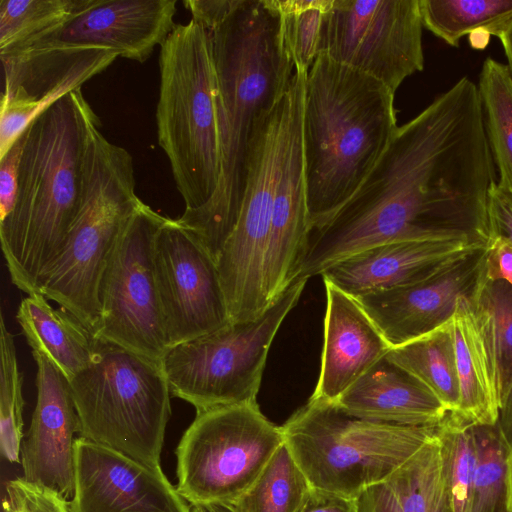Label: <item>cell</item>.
<instances>
[{
	"label": "cell",
	"instance_id": "obj_14",
	"mask_svg": "<svg viewBox=\"0 0 512 512\" xmlns=\"http://www.w3.org/2000/svg\"><path fill=\"white\" fill-rule=\"evenodd\" d=\"M154 266L169 349L231 322L216 259L177 219L157 233Z\"/></svg>",
	"mask_w": 512,
	"mask_h": 512
},
{
	"label": "cell",
	"instance_id": "obj_10",
	"mask_svg": "<svg viewBox=\"0 0 512 512\" xmlns=\"http://www.w3.org/2000/svg\"><path fill=\"white\" fill-rule=\"evenodd\" d=\"M307 278L297 277L257 318L170 348L162 367L170 393L196 412L257 403L268 352L279 327L300 299Z\"/></svg>",
	"mask_w": 512,
	"mask_h": 512
},
{
	"label": "cell",
	"instance_id": "obj_19",
	"mask_svg": "<svg viewBox=\"0 0 512 512\" xmlns=\"http://www.w3.org/2000/svg\"><path fill=\"white\" fill-rule=\"evenodd\" d=\"M479 256L420 282L355 299L391 348L397 347L451 318L459 297L473 289Z\"/></svg>",
	"mask_w": 512,
	"mask_h": 512
},
{
	"label": "cell",
	"instance_id": "obj_39",
	"mask_svg": "<svg viewBox=\"0 0 512 512\" xmlns=\"http://www.w3.org/2000/svg\"><path fill=\"white\" fill-rule=\"evenodd\" d=\"M26 131L0 157V222L13 210L17 197L19 166Z\"/></svg>",
	"mask_w": 512,
	"mask_h": 512
},
{
	"label": "cell",
	"instance_id": "obj_27",
	"mask_svg": "<svg viewBox=\"0 0 512 512\" xmlns=\"http://www.w3.org/2000/svg\"><path fill=\"white\" fill-rule=\"evenodd\" d=\"M99 0H1L0 56L58 33Z\"/></svg>",
	"mask_w": 512,
	"mask_h": 512
},
{
	"label": "cell",
	"instance_id": "obj_20",
	"mask_svg": "<svg viewBox=\"0 0 512 512\" xmlns=\"http://www.w3.org/2000/svg\"><path fill=\"white\" fill-rule=\"evenodd\" d=\"M326 312L318 383L310 397L336 402L391 346L360 303L324 281Z\"/></svg>",
	"mask_w": 512,
	"mask_h": 512
},
{
	"label": "cell",
	"instance_id": "obj_3",
	"mask_svg": "<svg viewBox=\"0 0 512 512\" xmlns=\"http://www.w3.org/2000/svg\"><path fill=\"white\" fill-rule=\"evenodd\" d=\"M394 95L359 70L319 55L305 82L303 159L311 231L357 192L398 126Z\"/></svg>",
	"mask_w": 512,
	"mask_h": 512
},
{
	"label": "cell",
	"instance_id": "obj_12",
	"mask_svg": "<svg viewBox=\"0 0 512 512\" xmlns=\"http://www.w3.org/2000/svg\"><path fill=\"white\" fill-rule=\"evenodd\" d=\"M167 217L144 202L121 234L100 286L95 338L162 363L169 350L159 300L154 247Z\"/></svg>",
	"mask_w": 512,
	"mask_h": 512
},
{
	"label": "cell",
	"instance_id": "obj_33",
	"mask_svg": "<svg viewBox=\"0 0 512 512\" xmlns=\"http://www.w3.org/2000/svg\"><path fill=\"white\" fill-rule=\"evenodd\" d=\"M475 425L449 412L436 426L454 512H466L473 486L477 449Z\"/></svg>",
	"mask_w": 512,
	"mask_h": 512
},
{
	"label": "cell",
	"instance_id": "obj_26",
	"mask_svg": "<svg viewBox=\"0 0 512 512\" xmlns=\"http://www.w3.org/2000/svg\"><path fill=\"white\" fill-rule=\"evenodd\" d=\"M388 359L413 376L449 411L459 402L451 318L437 328L391 348Z\"/></svg>",
	"mask_w": 512,
	"mask_h": 512
},
{
	"label": "cell",
	"instance_id": "obj_17",
	"mask_svg": "<svg viewBox=\"0 0 512 512\" xmlns=\"http://www.w3.org/2000/svg\"><path fill=\"white\" fill-rule=\"evenodd\" d=\"M484 248L472 233L384 243L349 256L322 274L353 298L428 279L478 255Z\"/></svg>",
	"mask_w": 512,
	"mask_h": 512
},
{
	"label": "cell",
	"instance_id": "obj_4",
	"mask_svg": "<svg viewBox=\"0 0 512 512\" xmlns=\"http://www.w3.org/2000/svg\"><path fill=\"white\" fill-rule=\"evenodd\" d=\"M96 113L77 89L26 130L12 212L0 243L12 283L30 295L60 254L77 216L88 127Z\"/></svg>",
	"mask_w": 512,
	"mask_h": 512
},
{
	"label": "cell",
	"instance_id": "obj_6",
	"mask_svg": "<svg viewBox=\"0 0 512 512\" xmlns=\"http://www.w3.org/2000/svg\"><path fill=\"white\" fill-rule=\"evenodd\" d=\"M158 144L185 210L205 205L220 177L216 71L210 30L191 19L160 47Z\"/></svg>",
	"mask_w": 512,
	"mask_h": 512
},
{
	"label": "cell",
	"instance_id": "obj_15",
	"mask_svg": "<svg viewBox=\"0 0 512 512\" xmlns=\"http://www.w3.org/2000/svg\"><path fill=\"white\" fill-rule=\"evenodd\" d=\"M118 57V51L106 47L55 41L1 55L0 157L49 107L81 89Z\"/></svg>",
	"mask_w": 512,
	"mask_h": 512
},
{
	"label": "cell",
	"instance_id": "obj_42",
	"mask_svg": "<svg viewBox=\"0 0 512 512\" xmlns=\"http://www.w3.org/2000/svg\"><path fill=\"white\" fill-rule=\"evenodd\" d=\"M355 501L357 512H403L396 495L386 482L368 487Z\"/></svg>",
	"mask_w": 512,
	"mask_h": 512
},
{
	"label": "cell",
	"instance_id": "obj_37",
	"mask_svg": "<svg viewBox=\"0 0 512 512\" xmlns=\"http://www.w3.org/2000/svg\"><path fill=\"white\" fill-rule=\"evenodd\" d=\"M3 512H71L70 502L57 491L23 477L7 481Z\"/></svg>",
	"mask_w": 512,
	"mask_h": 512
},
{
	"label": "cell",
	"instance_id": "obj_25",
	"mask_svg": "<svg viewBox=\"0 0 512 512\" xmlns=\"http://www.w3.org/2000/svg\"><path fill=\"white\" fill-rule=\"evenodd\" d=\"M16 319L32 353L49 359L69 381L92 361L97 339L67 310L54 309L42 293L23 298Z\"/></svg>",
	"mask_w": 512,
	"mask_h": 512
},
{
	"label": "cell",
	"instance_id": "obj_9",
	"mask_svg": "<svg viewBox=\"0 0 512 512\" xmlns=\"http://www.w3.org/2000/svg\"><path fill=\"white\" fill-rule=\"evenodd\" d=\"M305 82V74L293 75L252 142L238 218L217 258L231 322L255 319L269 307L264 264L274 197L290 144L303 125Z\"/></svg>",
	"mask_w": 512,
	"mask_h": 512
},
{
	"label": "cell",
	"instance_id": "obj_35",
	"mask_svg": "<svg viewBox=\"0 0 512 512\" xmlns=\"http://www.w3.org/2000/svg\"><path fill=\"white\" fill-rule=\"evenodd\" d=\"M476 469L466 512H505V469L509 453L495 426L475 425Z\"/></svg>",
	"mask_w": 512,
	"mask_h": 512
},
{
	"label": "cell",
	"instance_id": "obj_7",
	"mask_svg": "<svg viewBox=\"0 0 512 512\" xmlns=\"http://www.w3.org/2000/svg\"><path fill=\"white\" fill-rule=\"evenodd\" d=\"M281 430L312 489L356 499L368 487L386 482L435 436L436 426L366 420L334 402L309 399Z\"/></svg>",
	"mask_w": 512,
	"mask_h": 512
},
{
	"label": "cell",
	"instance_id": "obj_32",
	"mask_svg": "<svg viewBox=\"0 0 512 512\" xmlns=\"http://www.w3.org/2000/svg\"><path fill=\"white\" fill-rule=\"evenodd\" d=\"M13 334L0 312V448L10 463H21L24 398Z\"/></svg>",
	"mask_w": 512,
	"mask_h": 512
},
{
	"label": "cell",
	"instance_id": "obj_31",
	"mask_svg": "<svg viewBox=\"0 0 512 512\" xmlns=\"http://www.w3.org/2000/svg\"><path fill=\"white\" fill-rule=\"evenodd\" d=\"M311 491L283 443L253 485L228 507L233 512H300Z\"/></svg>",
	"mask_w": 512,
	"mask_h": 512
},
{
	"label": "cell",
	"instance_id": "obj_34",
	"mask_svg": "<svg viewBox=\"0 0 512 512\" xmlns=\"http://www.w3.org/2000/svg\"><path fill=\"white\" fill-rule=\"evenodd\" d=\"M469 297L492 338L500 370L502 401L512 385V286L477 275Z\"/></svg>",
	"mask_w": 512,
	"mask_h": 512
},
{
	"label": "cell",
	"instance_id": "obj_23",
	"mask_svg": "<svg viewBox=\"0 0 512 512\" xmlns=\"http://www.w3.org/2000/svg\"><path fill=\"white\" fill-rule=\"evenodd\" d=\"M459 381L456 413L474 425L495 426L501 405V377L488 326L469 295L459 297L451 316Z\"/></svg>",
	"mask_w": 512,
	"mask_h": 512
},
{
	"label": "cell",
	"instance_id": "obj_47",
	"mask_svg": "<svg viewBox=\"0 0 512 512\" xmlns=\"http://www.w3.org/2000/svg\"><path fill=\"white\" fill-rule=\"evenodd\" d=\"M490 34L486 31H476L469 35L470 45L475 49H484L489 43Z\"/></svg>",
	"mask_w": 512,
	"mask_h": 512
},
{
	"label": "cell",
	"instance_id": "obj_41",
	"mask_svg": "<svg viewBox=\"0 0 512 512\" xmlns=\"http://www.w3.org/2000/svg\"><path fill=\"white\" fill-rule=\"evenodd\" d=\"M242 0H185L193 20L208 30L224 22L241 4Z\"/></svg>",
	"mask_w": 512,
	"mask_h": 512
},
{
	"label": "cell",
	"instance_id": "obj_45",
	"mask_svg": "<svg viewBox=\"0 0 512 512\" xmlns=\"http://www.w3.org/2000/svg\"><path fill=\"white\" fill-rule=\"evenodd\" d=\"M505 512H512V453H508L505 469Z\"/></svg>",
	"mask_w": 512,
	"mask_h": 512
},
{
	"label": "cell",
	"instance_id": "obj_22",
	"mask_svg": "<svg viewBox=\"0 0 512 512\" xmlns=\"http://www.w3.org/2000/svg\"><path fill=\"white\" fill-rule=\"evenodd\" d=\"M310 233L301 128L286 154L274 197L264 264L268 306L298 277Z\"/></svg>",
	"mask_w": 512,
	"mask_h": 512
},
{
	"label": "cell",
	"instance_id": "obj_44",
	"mask_svg": "<svg viewBox=\"0 0 512 512\" xmlns=\"http://www.w3.org/2000/svg\"><path fill=\"white\" fill-rule=\"evenodd\" d=\"M496 427L508 451L512 453V385L501 401Z\"/></svg>",
	"mask_w": 512,
	"mask_h": 512
},
{
	"label": "cell",
	"instance_id": "obj_2",
	"mask_svg": "<svg viewBox=\"0 0 512 512\" xmlns=\"http://www.w3.org/2000/svg\"><path fill=\"white\" fill-rule=\"evenodd\" d=\"M216 71L220 177L213 197L177 221L217 258L238 218L252 142L287 91L294 67L272 0H242L210 30Z\"/></svg>",
	"mask_w": 512,
	"mask_h": 512
},
{
	"label": "cell",
	"instance_id": "obj_46",
	"mask_svg": "<svg viewBox=\"0 0 512 512\" xmlns=\"http://www.w3.org/2000/svg\"><path fill=\"white\" fill-rule=\"evenodd\" d=\"M498 38L503 46L512 79V22L498 35Z\"/></svg>",
	"mask_w": 512,
	"mask_h": 512
},
{
	"label": "cell",
	"instance_id": "obj_29",
	"mask_svg": "<svg viewBox=\"0 0 512 512\" xmlns=\"http://www.w3.org/2000/svg\"><path fill=\"white\" fill-rule=\"evenodd\" d=\"M477 88L486 137L499 173L497 184L512 191V79L507 65L487 58Z\"/></svg>",
	"mask_w": 512,
	"mask_h": 512
},
{
	"label": "cell",
	"instance_id": "obj_24",
	"mask_svg": "<svg viewBox=\"0 0 512 512\" xmlns=\"http://www.w3.org/2000/svg\"><path fill=\"white\" fill-rule=\"evenodd\" d=\"M334 403L358 418L406 426H437L449 413L428 389L387 356Z\"/></svg>",
	"mask_w": 512,
	"mask_h": 512
},
{
	"label": "cell",
	"instance_id": "obj_5",
	"mask_svg": "<svg viewBox=\"0 0 512 512\" xmlns=\"http://www.w3.org/2000/svg\"><path fill=\"white\" fill-rule=\"evenodd\" d=\"M131 154L88 127L81 201L64 246L40 280L39 292L76 317L94 336L100 324V286L128 222L143 203Z\"/></svg>",
	"mask_w": 512,
	"mask_h": 512
},
{
	"label": "cell",
	"instance_id": "obj_1",
	"mask_svg": "<svg viewBox=\"0 0 512 512\" xmlns=\"http://www.w3.org/2000/svg\"><path fill=\"white\" fill-rule=\"evenodd\" d=\"M495 176L478 88L463 77L397 128L352 198L311 231L298 277L392 241L475 235Z\"/></svg>",
	"mask_w": 512,
	"mask_h": 512
},
{
	"label": "cell",
	"instance_id": "obj_11",
	"mask_svg": "<svg viewBox=\"0 0 512 512\" xmlns=\"http://www.w3.org/2000/svg\"><path fill=\"white\" fill-rule=\"evenodd\" d=\"M283 443L257 403L198 411L176 447V488L191 506H230Z\"/></svg>",
	"mask_w": 512,
	"mask_h": 512
},
{
	"label": "cell",
	"instance_id": "obj_21",
	"mask_svg": "<svg viewBox=\"0 0 512 512\" xmlns=\"http://www.w3.org/2000/svg\"><path fill=\"white\" fill-rule=\"evenodd\" d=\"M176 5V0H99L43 41L106 47L144 63L176 27Z\"/></svg>",
	"mask_w": 512,
	"mask_h": 512
},
{
	"label": "cell",
	"instance_id": "obj_18",
	"mask_svg": "<svg viewBox=\"0 0 512 512\" xmlns=\"http://www.w3.org/2000/svg\"><path fill=\"white\" fill-rule=\"evenodd\" d=\"M36 365V405L21 445L23 478L51 488L69 500L74 491V443L80 422L70 381L46 357Z\"/></svg>",
	"mask_w": 512,
	"mask_h": 512
},
{
	"label": "cell",
	"instance_id": "obj_48",
	"mask_svg": "<svg viewBox=\"0 0 512 512\" xmlns=\"http://www.w3.org/2000/svg\"><path fill=\"white\" fill-rule=\"evenodd\" d=\"M191 512H233L228 506L224 505H195L191 506Z\"/></svg>",
	"mask_w": 512,
	"mask_h": 512
},
{
	"label": "cell",
	"instance_id": "obj_43",
	"mask_svg": "<svg viewBox=\"0 0 512 512\" xmlns=\"http://www.w3.org/2000/svg\"><path fill=\"white\" fill-rule=\"evenodd\" d=\"M300 512H357L355 499L312 489Z\"/></svg>",
	"mask_w": 512,
	"mask_h": 512
},
{
	"label": "cell",
	"instance_id": "obj_8",
	"mask_svg": "<svg viewBox=\"0 0 512 512\" xmlns=\"http://www.w3.org/2000/svg\"><path fill=\"white\" fill-rule=\"evenodd\" d=\"M79 436L161 467L171 416L162 363L97 339L90 364L70 380Z\"/></svg>",
	"mask_w": 512,
	"mask_h": 512
},
{
	"label": "cell",
	"instance_id": "obj_36",
	"mask_svg": "<svg viewBox=\"0 0 512 512\" xmlns=\"http://www.w3.org/2000/svg\"><path fill=\"white\" fill-rule=\"evenodd\" d=\"M281 14L285 49L295 70L307 72L318 56L322 23L332 0H272Z\"/></svg>",
	"mask_w": 512,
	"mask_h": 512
},
{
	"label": "cell",
	"instance_id": "obj_38",
	"mask_svg": "<svg viewBox=\"0 0 512 512\" xmlns=\"http://www.w3.org/2000/svg\"><path fill=\"white\" fill-rule=\"evenodd\" d=\"M477 275L487 281H504L512 286V243L501 236L484 243Z\"/></svg>",
	"mask_w": 512,
	"mask_h": 512
},
{
	"label": "cell",
	"instance_id": "obj_28",
	"mask_svg": "<svg viewBox=\"0 0 512 512\" xmlns=\"http://www.w3.org/2000/svg\"><path fill=\"white\" fill-rule=\"evenodd\" d=\"M403 512H454L441 444L436 436L386 480Z\"/></svg>",
	"mask_w": 512,
	"mask_h": 512
},
{
	"label": "cell",
	"instance_id": "obj_16",
	"mask_svg": "<svg viewBox=\"0 0 512 512\" xmlns=\"http://www.w3.org/2000/svg\"><path fill=\"white\" fill-rule=\"evenodd\" d=\"M71 512H191L165 476L107 446L77 436Z\"/></svg>",
	"mask_w": 512,
	"mask_h": 512
},
{
	"label": "cell",
	"instance_id": "obj_13",
	"mask_svg": "<svg viewBox=\"0 0 512 512\" xmlns=\"http://www.w3.org/2000/svg\"><path fill=\"white\" fill-rule=\"evenodd\" d=\"M419 0H332L318 56L368 74L396 92L424 68Z\"/></svg>",
	"mask_w": 512,
	"mask_h": 512
},
{
	"label": "cell",
	"instance_id": "obj_40",
	"mask_svg": "<svg viewBox=\"0 0 512 512\" xmlns=\"http://www.w3.org/2000/svg\"><path fill=\"white\" fill-rule=\"evenodd\" d=\"M496 236L504 237L512 243V191L497 183L489 194L483 243Z\"/></svg>",
	"mask_w": 512,
	"mask_h": 512
},
{
	"label": "cell",
	"instance_id": "obj_30",
	"mask_svg": "<svg viewBox=\"0 0 512 512\" xmlns=\"http://www.w3.org/2000/svg\"><path fill=\"white\" fill-rule=\"evenodd\" d=\"M419 9L423 26L453 47L476 31L498 37L512 22V0H419Z\"/></svg>",
	"mask_w": 512,
	"mask_h": 512
}]
</instances>
